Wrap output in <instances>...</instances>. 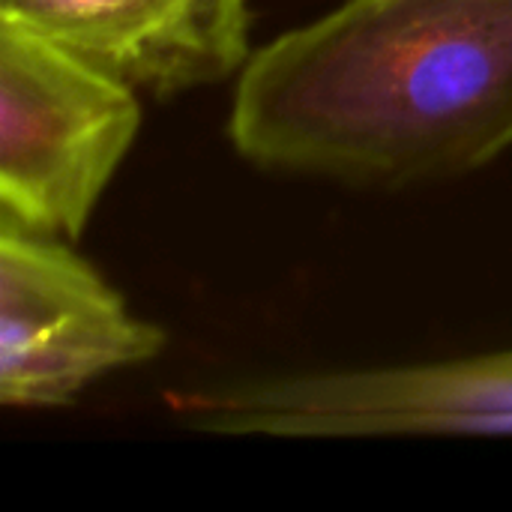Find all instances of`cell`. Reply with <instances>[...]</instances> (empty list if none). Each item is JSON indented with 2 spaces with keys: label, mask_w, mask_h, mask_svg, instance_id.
<instances>
[{
  "label": "cell",
  "mask_w": 512,
  "mask_h": 512,
  "mask_svg": "<svg viewBox=\"0 0 512 512\" xmlns=\"http://www.w3.org/2000/svg\"><path fill=\"white\" fill-rule=\"evenodd\" d=\"M165 402L177 423L222 438L512 435V348L435 363L258 378L171 393Z\"/></svg>",
  "instance_id": "cell-3"
},
{
  "label": "cell",
  "mask_w": 512,
  "mask_h": 512,
  "mask_svg": "<svg viewBox=\"0 0 512 512\" xmlns=\"http://www.w3.org/2000/svg\"><path fill=\"white\" fill-rule=\"evenodd\" d=\"M15 18L153 96L237 78L252 57V0H0Z\"/></svg>",
  "instance_id": "cell-5"
},
{
  "label": "cell",
  "mask_w": 512,
  "mask_h": 512,
  "mask_svg": "<svg viewBox=\"0 0 512 512\" xmlns=\"http://www.w3.org/2000/svg\"><path fill=\"white\" fill-rule=\"evenodd\" d=\"M228 138L351 186L462 177L512 147V0H345L255 48Z\"/></svg>",
  "instance_id": "cell-1"
},
{
  "label": "cell",
  "mask_w": 512,
  "mask_h": 512,
  "mask_svg": "<svg viewBox=\"0 0 512 512\" xmlns=\"http://www.w3.org/2000/svg\"><path fill=\"white\" fill-rule=\"evenodd\" d=\"M165 333L138 318L69 240L0 222V402L72 405L96 381L156 360Z\"/></svg>",
  "instance_id": "cell-4"
},
{
  "label": "cell",
  "mask_w": 512,
  "mask_h": 512,
  "mask_svg": "<svg viewBox=\"0 0 512 512\" xmlns=\"http://www.w3.org/2000/svg\"><path fill=\"white\" fill-rule=\"evenodd\" d=\"M141 120L135 87L0 15V222L78 240Z\"/></svg>",
  "instance_id": "cell-2"
}]
</instances>
